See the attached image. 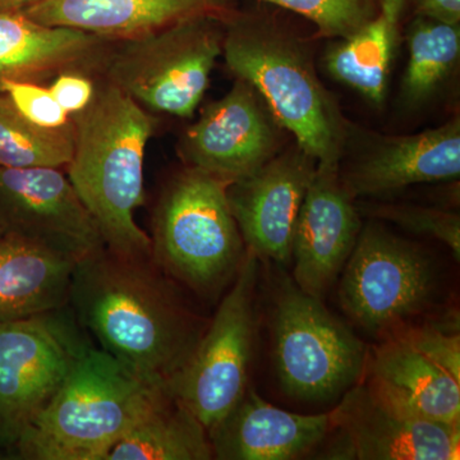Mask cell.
<instances>
[{
  "label": "cell",
  "instance_id": "obj_1",
  "mask_svg": "<svg viewBox=\"0 0 460 460\" xmlns=\"http://www.w3.org/2000/svg\"><path fill=\"white\" fill-rule=\"evenodd\" d=\"M150 260L100 248L75 265L69 296L105 352L166 390L201 334Z\"/></svg>",
  "mask_w": 460,
  "mask_h": 460
},
{
  "label": "cell",
  "instance_id": "obj_2",
  "mask_svg": "<svg viewBox=\"0 0 460 460\" xmlns=\"http://www.w3.org/2000/svg\"><path fill=\"white\" fill-rule=\"evenodd\" d=\"M155 120L115 84L95 93L75 118L68 180L95 220L104 246L132 259H153L151 238L135 213L145 201L144 162Z\"/></svg>",
  "mask_w": 460,
  "mask_h": 460
},
{
  "label": "cell",
  "instance_id": "obj_3",
  "mask_svg": "<svg viewBox=\"0 0 460 460\" xmlns=\"http://www.w3.org/2000/svg\"><path fill=\"white\" fill-rule=\"evenodd\" d=\"M165 392L105 350H78L62 385L18 438L21 449L35 460H105Z\"/></svg>",
  "mask_w": 460,
  "mask_h": 460
},
{
  "label": "cell",
  "instance_id": "obj_4",
  "mask_svg": "<svg viewBox=\"0 0 460 460\" xmlns=\"http://www.w3.org/2000/svg\"><path fill=\"white\" fill-rule=\"evenodd\" d=\"M295 39L265 18H243L224 38L226 65L317 164L338 165L343 123Z\"/></svg>",
  "mask_w": 460,
  "mask_h": 460
},
{
  "label": "cell",
  "instance_id": "obj_5",
  "mask_svg": "<svg viewBox=\"0 0 460 460\" xmlns=\"http://www.w3.org/2000/svg\"><path fill=\"white\" fill-rule=\"evenodd\" d=\"M230 183L192 166L172 181L157 208L153 261L204 295L233 279L246 255L230 210Z\"/></svg>",
  "mask_w": 460,
  "mask_h": 460
},
{
  "label": "cell",
  "instance_id": "obj_6",
  "mask_svg": "<svg viewBox=\"0 0 460 460\" xmlns=\"http://www.w3.org/2000/svg\"><path fill=\"white\" fill-rule=\"evenodd\" d=\"M275 302V368L288 395L335 401L362 380L365 344L320 298L286 279Z\"/></svg>",
  "mask_w": 460,
  "mask_h": 460
},
{
  "label": "cell",
  "instance_id": "obj_7",
  "mask_svg": "<svg viewBox=\"0 0 460 460\" xmlns=\"http://www.w3.org/2000/svg\"><path fill=\"white\" fill-rule=\"evenodd\" d=\"M224 36L214 12L126 41L109 66L115 86L141 107L192 117L204 98Z\"/></svg>",
  "mask_w": 460,
  "mask_h": 460
},
{
  "label": "cell",
  "instance_id": "obj_8",
  "mask_svg": "<svg viewBox=\"0 0 460 460\" xmlns=\"http://www.w3.org/2000/svg\"><path fill=\"white\" fill-rule=\"evenodd\" d=\"M257 269L259 259L247 251L213 321L166 386L208 434L237 405L248 387Z\"/></svg>",
  "mask_w": 460,
  "mask_h": 460
},
{
  "label": "cell",
  "instance_id": "obj_9",
  "mask_svg": "<svg viewBox=\"0 0 460 460\" xmlns=\"http://www.w3.org/2000/svg\"><path fill=\"white\" fill-rule=\"evenodd\" d=\"M435 290L434 262L422 250L368 226L345 262L339 301L357 325L387 334L425 313Z\"/></svg>",
  "mask_w": 460,
  "mask_h": 460
},
{
  "label": "cell",
  "instance_id": "obj_10",
  "mask_svg": "<svg viewBox=\"0 0 460 460\" xmlns=\"http://www.w3.org/2000/svg\"><path fill=\"white\" fill-rule=\"evenodd\" d=\"M362 380L387 401L436 422L460 425V335L402 325L367 349Z\"/></svg>",
  "mask_w": 460,
  "mask_h": 460
},
{
  "label": "cell",
  "instance_id": "obj_11",
  "mask_svg": "<svg viewBox=\"0 0 460 460\" xmlns=\"http://www.w3.org/2000/svg\"><path fill=\"white\" fill-rule=\"evenodd\" d=\"M329 413L341 436L332 458L358 460H458L460 425L411 413L375 392L365 381L341 396Z\"/></svg>",
  "mask_w": 460,
  "mask_h": 460
},
{
  "label": "cell",
  "instance_id": "obj_12",
  "mask_svg": "<svg viewBox=\"0 0 460 460\" xmlns=\"http://www.w3.org/2000/svg\"><path fill=\"white\" fill-rule=\"evenodd\" d=\"M316 165L298 148L229 184L230 210L248 252L259 260L290 261L296 217Z\"/></svg>",
  "mask_w": 460,
  "mask_h": 460
},
{
  "label": "cell",
  "instance_id": "obj_13",
  "mask_svg": "<svg viewBox=\"0 0 460 460\" xmlns=\"http://www.w3.org/2000/svg\"><path fill=\"white\" fill-rule=\"evenodd\" d=\"M361 222L338 165L317 164L299 208L292 238L293 281L323 298L349 259Z\"/></svg>",
  "mask_w": 460,
  "mask_h": 460
},
{
  "label": "cell",
  "instance_id": "obj_14",
  "mask_svg": "<svg viewBox=\"0 0 460 460\" xmlns=\"http://www.w3.org/2000/svg\"><path fill=\"white\" fill-rule=\"evenodd\" d=\"M75 352L40 316L0 323V417L20 438L58 392Z\"/></svg>",
  "mask_w": 460,
  "mask_h": 460
},
{
  "label": "cell",
  "instance_id": "obj_15",
  "mask_svg": "<svg viewBox=\"0 0 460 460\" xmlns=\"http://www.w3.org/2000/svg\"><path fill=\"white\" fill-rule=\"evenodd\" d=\"M275 141L261 96L239 78L223 99L204 109L187 132L184 151L193 168L234 181L268 163Z\"/></svg>",
  "mask_w": 460,
  "mask_h": 460
},
{
  "label": "cell",
  "instance_id": "obj_16",
  "mask_svg": "<svg viewBox=\"0 0 460 460\" xmlns=\"http://www.w3.org/2000/svg\"><path fill=\"white\" fill-rule=\"evenodd\" d=\"M0 193L32 226L31 237L80 261L104 247L98 226L58 168H2Z\"/></svg>",
  "mask_w": 460,
  "mask_h": 460
},
{
  "label": "cell",
  "instance_id": "obj_17",
  "mask_svg": "<svg viewBox=\"0 0 460 460\" xmlns=\"http://www.w3.org/2000/svg\"><path fill=\"white\" fill-rule=\"evenodd\" d=\"M459 174L460 123L454 118L436 129L385 138L341 180L354 199L394 192L411 184L458 180Z\"/></svg>",
  "mask_w": 460,
  "mask_h": 460
},
{
  "label": "cell",
  "instance_id": "obj_18",
  "mask_svg": "<svg viewBox=\"0 0 460 460\" xmlns=\"http://www.w3.org/2000/svg\"><path fill=\"white\" fill-rule=\"evenodd\" d=\"M329 431V414L305 416L280 410L247 387L208 438L214 458L290 460L310 453Z\"/></svg>",
  "mask_w": 460,
  "mask_h": 460
},
{
  "label": "cell",
  "instance_id": "obj_19",
  "mask_svg": "<svg viewBox=\"0 0 460 460\" xmlns=\"http://www.w3.org/2000/svg\"><path fill=\"white\" fill-rule=\"evenodd\" d=\"M77 260L29 234L0 239V323L58 310L71 296Z\"/></svg>",
  "mask_w": 460,
  "mask_h": 460
},
{
  "label": "cell",
  "instance_id": "obj_20",
  "mask_svg": "<svg viewBox=\"0 0 460 460\" xmlns=\"http://www.w3.org/2000/svg\"><path fill=\"white\" fill-rule=\"evenodd\" d=\"M214 11L215 0H39L22 13L41 25L128 41Z\"/></svg>",
  "mask_w": 460,
  "mask_h": 460
},
{
  "label": "cell",
  "instance_id": "obj_21",
  "mask_svg": "<svg viewBox=\"0 0 460 460\" xmlns=\"http://www.w3.org/2000/svg\"><path fill=\"white\" fill-rule=\"evenodd\" d=\"M105 41L81 30L41 25L22 12L0 13V86L5 81L38 83L86 66Z\"/></svg>",
  "mask_w": 460,
  "mask_h": 460
},
{
  "label": "cell",
  "instance_id": "obj_22",
  "mask_svg": "<svg viewBox=\"0 0 460 460\" xmlns=\"http://www.w3.org/2000/svg\"><path fill=\"white\" fill-rule=\"evenodd\" d=\"M202 423L168 392L114 445L105 460L213 459Z\"/></svg>",
  "mask_w": 460,
  "mask_h": 460
},
{
  "label": "cell",
  "instance_id": "obj_23",
  "mask_svg": "<svg viewBox=\"0 0 460 460\" xmlns=\"http://www.w3.org/2000/svg\"><path fill=\"white\" fill-rule=\"evenodd\" d=\"M395 31V27L380 16L353 35L341 39L326 54L329 74L374 104L381 105L385 98Z\"/></svg>",
  "mask_w": 460,
  "mask_h": 460
},
{
  "label": "cell",
  "instance_id": "obj_24",
  "mask_svg": "<svg viewBox=\"0 0 460 460\" xmlns=\"http://www.w3.org/2000/svg\"><path fill=\"white\" fill-rule=\"evenodd\" d=\"M75 126L47 128L30 122L0 93V166L2 168H60L71 163Z\"/></svg>",
  "mask_w": 460,
  "mask_h": 460
},
{
  "label": "cell",
  "instance_id": "obj_25",
  "mask_svg": "<svg viewBox=\"0 0 460 460\" xmlns=\"http://www.w3.org/2000/svg\"><path fill=\"white\" fill-rule=\"evenodd\" d=\"M410 60L402 95L411 104L422 102L452 72L460 53L459 25L417 18L408 33Z\"/></svg>",
  "mask_w": 460,
  "mask_h": 460
},
{
  "label": "cell",
  "instance_id": "obj_26",
  "mask_svg": "<svg viewBox=\"0 0 460 460\" xmlns=\"http://www.w3.org/2000/svg\"><path fill=\"white\" fill-rule=\"evenodd\" d=\"M314 23L321 35L345 39L381 16L380 0H260Z\"/></svg>",
  "mask_w": 460,
  "mask_h": 460
},
{
  "label": "cell",
  "instance_id": "obj_27",
  "mask_svg": "<svg viewBox=\"0 0 460 460\" xmlns=\"http://www.w3.org/2000/svg\"><path fill=\"white\" fill-rule=\"evenodd\" d=\"M368 213L380 219L395 223L396 226L416 234L438 239L450 248L456 261H459V215L414 205H375L368 208Z\"/></svg>",
  "mask_w": 460,
  "mask_h": 460
},
{
  "label": "cell",
  "instance_id": "obj_28",
  "mask_svg": "<svg viewBox=\"0 0 460 460\" xmlns=\"http://www.w3.org/2000/svg\"><path fill=\"white\" fill-rule=\"evenodd\" d=\"M0 93L7 95L14 108L30 122L47 128H59L69 123L68 113L58 104L49 89L26 81H5Z\"/></svg>",
  "mask_w": 460,
  "mask_h": 460
},
{
  "label": "cell",
  "instance_id": "obj_29",
  "mask_svg": "<svg viewBox=\"0 0 460 460\" xmlns=\"http://www.w3.org/2000/svg\"><path fill=\"white\" fill-rule=\"evenodd\" d=\"M49 91L66 113L77 114L89 107L95 87L89 78L74 71L62 72L50 84Z\"/></svg>",
  "mask_w": 460,
  "mask_h": 460
},
{
  "label": "cell",
  "instance_id": "obj_30",
  "mask_svg": "<svg viewBox=\"0 0 460 460\" xmlns=\"http://www.w3.org/2000/svg\"><path fill=\"white\" fill-rule=\"evenodd\" d=\"M419 16L459 25L460 0H411Z\"/></svg>",
  "mask_w": 460,
  "mask_h": 460
},
{
  "label": "cell",
  "instance_id": "obj_31",
  "mask_svg": "<svg viewBox=\"0 0 460 460\" xmlns=\"http://www.w3.org/2000/svg\"><path fill=\"white\" fill-rule=\"evenodd\" d=\"M405 3L407 0H380L381 16L390 26L396 29V23H398Z\"/></svg>",
  "mask_w": 460,
  "mask_h": 460
},
{
  "label": "cell",
  "instance_id": "obj_32",
  "mask_svg": "<svg viewBox=\"0 0 460 460\" xmlns=\"http://www.w3.org/2000/svg\"><path fill=\"white\" fill-rule=\"evenodd\" d=\"M39 0H0V13H16L31 7Z\"/></svg>",
  "mask_w": 460,
  "mask_h": 460
},
{
  "label": "cell",
  "instance_id": "obj_33",
  "mask_svg": "<svg viewBox=\"0 0 460 460\" xmlns=\"http://www.w3.org/2000/svg\"><path fill=\"white\" fill-rule=\"evenodd\" d=\"M0 233H2V229H0Z\"/></svg>",
  "mask_w": 460,
  "mask_h": 460
}]
</instances>
